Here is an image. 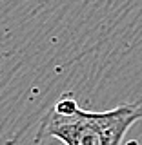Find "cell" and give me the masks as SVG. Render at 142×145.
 I'll return each instance as SVG.
<instances>
[{
  "instance_id": "6da1fadb",
  "label": "cell",
  "mask_w": 142,
  "mask_h": 145,
  "mask_svg": "<svg viewBox=\"0 0 142 145\" xmlns=\"http://www.w3.org/2000/svg\"><path fill=\"white\" fill-rule=\"evenodd\" d=\"M139 120H142L140 103H122L109 111L93 112L80 109L77 98L66 93L44 118L38 138H57L64 145H120Z\"/></svg>"
}]
</instances>
